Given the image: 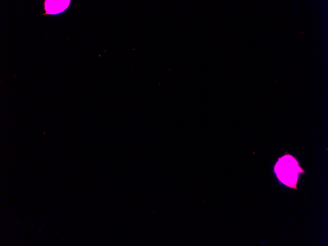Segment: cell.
Masks as SVG:
<instances>
[{
    "label": "cell",
    "instance_id": "cell-1",
    "mask_svg": "<svg viewBox=\"0 0 328 246\" xmlns=\"http://www.w3.org/2000/svg\"><path fill=\"white\" fill-rule=\"evenodd\" d=\"M273 172L277 179L287 187L297 189L299 178L305 173L300 165L298 160L287 152L278 158L273 168Z\"/></svg>",
    "mask_w": 328,
    "mask_h": 246
}]
</instances>
